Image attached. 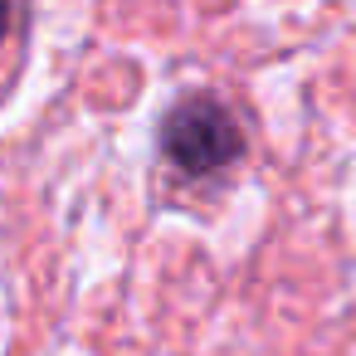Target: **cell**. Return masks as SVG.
Returning a JSON list of instances; mask_svg holds the SVG:
<instances>
[{
	"label": "cell",
	"instance_id": "1",
	"mask_svg": "<svg viewBox=\"0 0 356 356\" xmlns=\"http://www.w3.org/2000/svg\"><path fill=\"white\" fill-rule=\"evenodd\" d=\"M161 152L176 171L186 176H210L229 161H239L244 152V132L234 122V113H225L215 98L191 93L181 98L166 118H161Z\"/></svg>",
	"mask_w": 356,
	"mask_h": 356
},
{
	"label": "cell",
	"instance_id": "2",
	"mask_svg": "<svg viewBox=\"0 0 356 356\" xmlns=\"http://www.w3.org/2000/svg\"><path fill=\"white\" fill-rule=\"evenodd\" d=\"M10 20H15L10 0H0V49H6V40H10Z\"/></svg>",
	"mask_w": 356,
	"mask_h": 356
}]
</instances>
